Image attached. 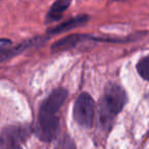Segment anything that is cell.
<instances>
[{
  "mask_svg": "<svg viewBox=\"0 0 149 149\" xmlns=\"http://www.w3.org/2000/svg\"><path fill=\"white\" fill-rule=\"evenodd\" d=\"M66 97H68V91L63 88H58V89L53 90L49 94V96L42 102L40 112L56 114L58 110L61 108Z\"/></svg>",
  "mask_w": 149,
  "mask_h": 149,
  "instance_id": "cell-5",
  "label": "cell"
},
{
  "mask_svg": "<svg viewBox=\"0 0 149 149\" xmlns=\"http://www.w3.org/2000/svg\"><path fill=\"white\" fill-rule=\"evenodd\" d=\"M85 37H88V36H85V35H70V36H68V37L63 38V39H60L59 41L55 42V43L52 45L51 49L53 52L62 51V50H68V48L72 47V46H74L77 43L81 42Z\"/></svg>",
  "mask_w": 149,
  "mask_h": 149,
  "instance_id": "cell-7",
  "label": "cell"
},
{
  "mask_svg": "<svg viewBox=\"0 0 149 149\" xmlns=\"http://www.w3.org/2000/svg\"><path fill=\"white\" fill-rule=\"evenodd\" d=\"M55 149H76V145L70 136L64 135L59 139Z\"/></svg>",
  "mask_w": 149,
  "mask_h": 149,
  "instance_id": "cell-10",
  "label": "cell"
},
{
  "mask_svg": "<svg viewBox=\"0 0 149 149\" xmlns=\"http://www.w3.org/2000/svg\"><path fill=\"white\" fill-rule=\"evenodd\" d=\"M137 72L143 79L149 81V55L139 60L137 63Z\"/></svg>",
  "mask_w": 149,
  "mask_h": 149,
  "instance_id": "cell-9",
  "label": "cell"
},
{
  "mask_svg": "<svg viewBox=\"0 0 149 149\" xmlns=\"http://www.w3.org/2000/svg\"><path fill=\"white\" fill-rule=\"evenodd\" d=\"M74 120L82 127L90 128L95 116V102L88 93H82L74 101L72 110Z\"/></svg>",
  "mask_w": 149,
  "mask_h": 149,
  "instance_id": "cell-2",
  "label": "cell"
},
{
  "mask_svg": "<svg viewBox=\"0 0 149 149\" xmlns=\"http://www.w3.org/2000/svg\"><path fill=\"white\" fill-rule=\"evenodd\" d=\"M70 1H68V0H58V1H55L52 4V6L50 7L49 13H48L47 17H46V21L48 23H52V22L59 19L61 17L62 13L70 6Z\"/></svg>",
  "mask_w": 149,
  "mask_h": 149,
  "instance_id": "cell-6",
  "label": "cell"
},
{
  "mask_svg": "<svg viewBox=\"0 0 149 149\" xmlns=\"http://www.w3.org/2000/svg\"><path fill=\"white\" fill-rule=\"evenodd\" d=\"M58 129V118L56 114L39 112L36 125V135L40 140L49 142L55 137Z\"/></svg>",
  "mask_w": 149,
  "mask_h": 149,
  "instance_id": "cell-3",
  "label": "cell"
},
{
  "mask_svg": "<svg viewBox=\"0 0 149 149\" xmlns=\"http://www.w3.org/2000/svg\"><path fill=\"white\" fill-rule=\"evenodd\" d=\"M30 134V129L26 126H9L3 129L1 134V147L21 146Z\"/></svg>",
  "mask_w": 149,
  "mask_h": 149,
  "instance_id": "cell-4",
  "label": "cell"
},
{
  "mask_svg": "<svg viewBox=\"0 0 149 149\" xmlns=\"http://www.w3.org/2000/svg\"><path fill=\"white\" fill-rule=\"evenodd\" d=\"M126 102L125 90L118 84H108L99 106V120L102 126L105 128L109 127L116 114L124 108Z\"/></svg>",
  "mask_w": 149,
  "mask_h": 149,
  "instance_id": "cell-1",
  "label": "cell"
},
{
  "mask_svg": "<svg viewBox=\"0 0 149 149\" xmlns=\"http://www.w3.org/2000/svg\"><path fill=\"white\" fill-rule=\"evenodd\" d=\"M2 149H23L21 146H10V147H5V148Z\"/></svg>",
  "mask_w": 149,
  "mask_h": 149,
  "instance_id": "cell-11",
  "label": "cell"
},
{
  "mask_svg": "<svg viewBox=\"0 0 149 149\" xmlns=\"http://www.w3.org/2000/svg\"><path fill=\"white\" fill-rule=\"evenodd\" d=\"M88 21V17L87 15H79V17H74V19H72L70 21L65 22V23L61 24L58 27H55L51 30H48V33L51 34H56L57 32H61L64 31V30H70L74 27H77V26L81 25V24L85 23V22Z\"/></svg>",
  "mask_w": 149,
  "mask_h": 149,
  "instance_id": "cell-8",
  "label": "cell"
}]
</instances>
